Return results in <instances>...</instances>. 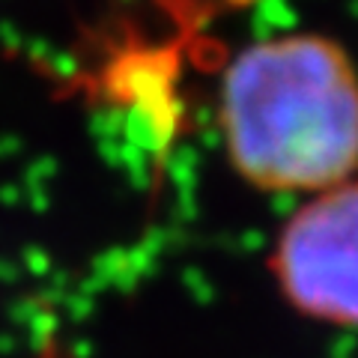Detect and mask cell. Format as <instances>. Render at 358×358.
<instances>
[{
    "label": "cell",
    "mask_w": 358,
    "mask_h": 358,
    "mask_svg": "<svg viewBox=\"0 0 358 358\" xmlns=\"http://www.w3.org/2000/svg\"><path fill=\"white\" fill-rule=\"evenodd\" d=\"M215 126L230 171L272 197L358 176V63L322 30L245 42L218 75Z\"/></svg>",
    "instance_id": "cell-1"
},
{
    "label": "cell",
    "mask_w": 358,
    "mask_h": 358,
    "mask_svg": "<svg viewBox=\"0 0 358 358\" xmlns=\"http://www.w3.org/2000/svg\"><path fill=\"white\" fill-rule=\"evenodd\" d=\"M263 266L289 313L358 334V176L301 197L278 224Z\"/></svg>",
    "instance_id": "cell-2"
}]
</instances>
